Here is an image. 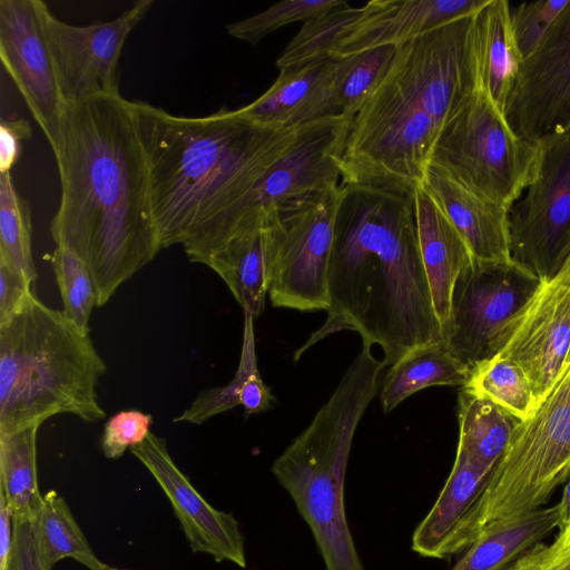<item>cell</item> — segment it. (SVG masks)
<instances>
[{
  "mask_svg": "<svg viewBox=\"0 0 570 570\" xmlns=\"http://www.w3.org/2000/svg\"><path fill=\"white\" fill-rule=\"evenodd\" d=\"M51 149L60 200L50 234L86 263L101 307L163 249L134 101L119 94L69 104Z\"/></svg>",
  "mask_w": 570,
  "mask_h": 570,
  "instance_id": "1",
  "label": "cell"
},
{
  "mask_svg": "<svg viewBox=\"0 0 570 570\" xmlns=\"http://www.w3.org/2000/svg\"><path fill=\"white\" fill-rule=\"evenodd\" d=\"M344 187L328 266L327 318L295 358L325 336L351 330L363 344L379 345L383 362L392 365L417 346L443 341L421 256L414 191Z\"/></svg>",
  "mask_w": 570,
  "mask_h": 570,
  "instance_id": "2",
  "label": "cell"
},
{
  "mask_svg": "<svg viewBox=\"0 0 570 570\" xmlns=\"http://www.w3.org/2000/svg\"><path fill=\"white\" fill-rule=\"evenodd\" d=\"M134 110L163 248L183 245L203 224L236 204L307 126L266 127L226 108L185 117L134 101Z\"/></svg>",
  "mask_w": 570,
  "mask_h": 570,
  "instance_id": "3",
  "label": "cell"
},
{
  "mask_svg": "<svg viewBox=\"0 0 570 570\" xmlns=\"http://www.w3.org/2000/svg\"><path fill=\"white\" fill-rule=\"evenodd\" d=\"M106 372L89 332L32 294L0 324V434L58 414L88 423L104 419L97 385Z\"/></svg>",
  "mask_w": 570,
  "mask_h": 570,
  "instance_id": "4",
  "label": "cell"
},
{
  "mask_svg": "<svg viewBox=\"0 0 570 570\" xmlns=\"http://www.w3.org/2000/svg\"><path fill=\"white\" fill-rule=\"evenodd\" d=\"M385 366L363 345L309 425L271 468L309 527L325 570H364L346 519L344 484L356 428Z\"/></svg>",
  "mask_w": 570,
  "mask_h": 570,
  "instance_id": "5",
  "label": "cell"
},
{
  "mask_svg": "<svg viewBox=\"0 0 570 570\" xmlns=\"http://www.w3.org/2000/svg\"><path fill=\"white\" fill-rule=\"evenodd\" d=\"M570 475V360L530 417L517 424L479 497L439 559L465 551L503 523L540 509Z\"/></svg>",
  "mask_w": 570,
  "mask_h": 570,
  "instance_id": "6",
  "label": "cell"
},
{
  "mask_svg": "<svg viewBox=\"0 0 570 570\" xmlns=\"http://www.w3.org/2000/svg\"><path fill=\"white\" fill-rule=\"evenodd\" d=\"M538 149L476 87L440 130L428 164L510 210L532 176Z\"/></svg>",
  "mask_w": 570,
  "mask_h": 570,
  "instance_id": "7",
  "label": "cell"
},
{
  "mask_svg": "<svg viewBox=\"0 0 570 570\" xmlns=\"http://www.w3.org/2000/svg\"><path fill=\"white\" fill-rule=\"evenodd\" d=\"M344 194L338 183L289 198L267 213V287L275 307L328 309V266Z\"/></svg>",
  "mask_w": 570,
  "mask_h": 570,
  "instance_id": "8",
  "label": "cell"
},
{
  "mask_svg": "<svg viewBox=\"0 0 570 570\" xmlns=\"http://www.w3.org/2000/svg\"><path fill=\"white\" fill-rule=\"evenodd\" d=\"M328 117L305 127L295 144L236 204L197 228L181 245L188 259L200 263L220 240L266 215L281 203L340 183L336 158L350 127Z\"/></svg>",
  "mask_w": 570,
  "mask_h": 570,
  "instance_id": "9",
  "label": "cell"
},
{
  "mask_svg": "<svg viewBox=\"0 0 570 570\" xmlns=\"http://www.w3.org/2000/svg\"><path fill=\"white\" fill-rule=\"evenodd\" d=\"M538 146L532 176L509 220L514 263L546 282L570 253V129Z\"/></svg>",
  "mask_w": 570,
  "mask_h": 570,
  "instance_id": "10",
  "label": "cell"
},
{
  "mask_svg": "<svg viewBox=\"0 0 570 570\" xmlns=\"http://www.w3.org/2000/svg\"><path fill=\"white\" fill-rule=\"evenodd\" d=\"M541 285L517 263L472 262L456 279L443 341L471 370L495 356Z\"/></svg>",
  "mask_w": 570,
  "mask_h": 570,
  "instance_id": "11",
  "label": "cell"
},
{
  "mask_svg": "<svg viewBox=\"0 0 570 570\" xmlns=\"http://www.w3.org/2000/svg\"><path fill=\"white\" fill-rule=\"evenodd\" d=\"M153 4V0H139L112 20L75 26L57 18L41 1L43 30L68 105L97 95H119L122 48Z\"/></svg>",
  "mask_w": 570,
  "mask_h": 570,
  "instance_id": "12",
  "label": "cell"
},
{
  "mask_svg": "<svg viewBox=\"0 0 570 570\" xmlns=\"http://www.w3.org/2000/svg\"><path fill=\"white\" fill-rule=\"evenodd\" d=\"M504 117L534 145L570 129V0L522 60Z\"/></svg>",
  "mask_w": 570,
  "mask_h": 570,
  "instance_id": "13",
  "label": "cell"
},
{
  "mask_svg": "<svg viewBox=\"0 0 570 570\" xmlns=\"http://www.w3.org/2000/svg\"><path fill=\"white\" fill-rule=\"evenodd\" d=\"M41 0H0V59L50 147L68 104L41 20Z\"/></svg>",
  "mask_w": 570,
  "mask_h": 570,
  "instance_id": "14",
  "label": "cell"
},
{
  "mask_svg": "<svg viewBox=\"0 0 570 570\" xmlns=\"http://www.w3.org/2000/svg\"><path fill=\"white\" fill-rule=\"evenodd\" d=\"M130 452L169 499L194 552L246 568L244 539L233 514L213 508L173 461L164 438L149 432Z\"/></svg>",
  "mask_w": 570,
  "mask_h": 570,
  "instance_id": "15",
  "label": "cell"
},
{
  "mask_svg": "<svg viewBox=\"0 0 570 570\" xmlns=\"http://www.w3.org/2000/svg\"><path fill=\"white\" fill-rule=\"evenodd\" d=\"M569 350L570 286L541 282L498 354L522 367L540 402L563 368Z\"/></svg>",
  "mask_w": 570,
  "mask_h": 570,
  "instance_id": "16",
  "label": "cell"
},
{
  "mask_svg": "<svg viewBox=\"0 0 570 570\" xmlns=\"http://www.w3.org/2000/svg\"><path fill=\"white\" fill-rule=\"evenodd\" d=\"M488 0H373L342 33L332 59L395 46L454 19L475 13Z\"/></svg>",
  "mask_w": 570,
  "mask_h": 570,
  "instance_id": "17",
  "label": "cell"
},
{
  "mask_svg": "<svg viewBox=\"0 0 570 570\" xmlns=\"http://www.w3.org/2000/svg\"><path fill=\"white\" fill-rule=\"evenodd\" d=\"M419 187L438 205L481 264L513 263L510 210L428 164Z\"/></svg>",
  "mask_w": 570,
  "mask_h": 570,
  "instance_id": "18",
  "label": "cell"
},
{
  "mask_svg": "<svg viewBox=\"0 0 570 570\" xmlns=\"http://www.w3.org/2000/svg\"><path fill=\"white\" fill-rule=\"evenodd\" d=\"M334 59L279 70L273 85L237 111L266 127L288 129L341 116L334 96Z\"/></svg>",
  "mask_w": 570,
  "mask_h": 570,
  "instance_id": "19",
  "label": "cell"
},
{
  "mask_svg": "<svg viewBox=\"0 0 570 570\" xmlns=\"http://www.w3.org/2000/svg\"><path fill=\"white\" fill-rule=\"evenodd\" d=\"M414 204L422 261L431 286L434 308L444 331L451 312L453 288L472 264V254L443 212L417 186Z\"/></svg>",
  "mask_w": 570,
  "mask_h": 570,
  "instance_id": "20",
  "label": "cell"
},
{
  "mask_svg": "<svg viewBox=\"0 0 570 570\" xmlns=\"http://www.w3.org/2000/svg\"><path fill=\"white\" fill-rule=\"evenodd\" d=\"M472 47L476 87L504 114L522 63L508 1L488 0L473 14Z\"/></svg>",
  "mask_w": 570,
  "mask_h": 570,
  "instance_id": "21",
  "label": "cell"
},
{
  "mask_svg": "<svg viewBox=\"0 0 570 570\" xmlns=\"http://www.w3.org/2000/svg\"><path fill=\"white\" fill-rule=\"evenodd\" d=\"M267 214L219 242L200 264L227 285L244 313L258 316L265 307L267 287Z\"/></svg>",
  "mask_w": 570,
  "mask_h": 570,
  "instance_id": "22",
  "label": "cell"
},
{
  "mask_svg": "<svg viewBox=\"0 0 570 570\" xmlns=\"http://www.w3.org/2000/svg\"><path fill=\"white\" fill-rule=\"evenodd\" d=\"M492 468L456 450L452 470L430 511L412 534V550L439 559L444 543L479 497Z\"/></svg>",
  "mask_w": 570,
  "mask_h": 570,
  "instance_id": "23",
  "label": "cell"
},
{
  "mask_svg": "<svg viewBox=\"0 0 570 570\" xmlns=\"http://www.w3.org/2000/svg\"><path fill=\"white\" fill-rule=\"evenodd\" d=\"M470 374L471 368L451 352L444 341L417 346L392 364L384 376L380 393L383 411H392L402 401L426 387H463Z\"/></svg>",
  "mask_w": 570,
  "mask_h": 570,
  "instance_id": "24",
  "label": "cell"
},
{
  "mask_svg": "<svg viewBox=\"0 0 570 570\" xmlns=\"http://www.w3.org/2000/svg\"><path fill=\"white\" fill-rule=\"evenodd\" d=\"M558 525V505L534 510L479 538L450 570H507Z\"/></svg>",
  "mask_w": 570,
  "mask_h": 570,
  "instance_id": "25",
  "label": "cell"
},
{
  "mask_svg": "<svg viewBox=\"0 0 570 570\" xmlns=\"http://www.w3.org/2000/svg\"><path fill=\"white\" fill-rule=\"evenodd\" d=\"M456 450L472 461L494 468L503 455L519 421L489 400L460 390Z\"/></svg>",
  "mask_w": 570,
  "mask_h": 570,
  "instance_id": "26",
  "label": "cell"
},
{
  "mask_svg": "<svg viewBox=\"0 0 570 570\" xmlns=\"http://www.w3.org/2000/svg\"><path fill=\"white\" fill-rule=\"evenodd\" d=\"M38 429L0 434V494L13 519L33 518L42 504L37 472Z\"/></svg>",
  "mask_w": 570,
  "mask_h": 570,
  "instance_id": "27",
  "label": "cell"
},
{
  "mask_svg": "<svg viewBox=\"0 0 570 570\" xmlns=\"http://www.w3.org/2000/svg\"><path fill=\"white\" fill-rule=\"evenodd\" d=\"M35 535L46 570L65 558H72L90 570H109L94 553L67 502L56 491L42 495L35 519Z\"/></svg>",
  "mask_w": 570,
  "mask_h": 570,
  "instance_id": "28",
  "label": "cell"
},
{
  "mask_svg": "<svg viewBox=\"0 0 570 570\" xmlns=\"http://www.w3.org/2000/svg\"><path fill=\"white\" fill-rule=\"evenodd\" d=\"M461 389L491 401L519 422L530 417L539 403L522 367L499 354L473 367Z\"/></svg>",
  "mask_w": 570,
  "mask_h": 570,
  "instance_id": "29",
  "label": "cell"
},
{
  "mask_svg": "<svg viewBox=\"0 0 570 570\" xmlns=\"http://www.w3.org/2000/svg\"><path fill=\"white\" fill-rule=\"evenodd\" d=\"M395 46H381L334 59V96L341 116L350 122L386 73Z\"/></svg>",
  "mask_w": 570,
  "mask_h": 570,
  "instance_id": "30",
  "label": "cell"
},
{
  "mask_svg": "<svg viewBox=\"0 0 570 570\" xmlns=\"http://www.w3.org/2000/svg\"><path fill=\"white\" fill-rule=\"evenodd\" d=\"M360 13L361 7H351L343 0L335 8L303 23L276 59L277 69L332 58L342 33Z\"/></svg>",
  "mask_w": 570,
  "mask_h": 570,
  "instance_id": "31",
  "label": "cell"
},
{
  "mask_svg": "<svg viewBox=\"0 0 570 570\" xmlns=\"http://www.w3.org/2000/svg\"><path fill=\"white\" fill-rule=\"evenodd\" d=\"M31 212L19 195L11 173L0 175V259L24 274L37 278L31 246Z\"/></svg>",
  "mask_w": 570,
  "mask_h": 570,
  "instance_id": "32",
  "label": "cell"
},
{
  "mask_svg": "<svg viewBox=\"0 0 570 570\" xmlns=\"http://www.w3.org/2000/svg\"><path fill=\"white\" fill-rule=\"evenodd\" d=\"M259 373L255 350L254 316L244 313V331L240 358L234 379L223 386L202 391L174 422L202 424L205 421L240 405L248 381Z\"/></svg>",
  "mask_w": 570,
  "mask_h": 570,
  "instance_id": "33",
  "label": "cell"
},
{
  "mask_svg": "<svg viewBox=\"0 0 570 570\" xmlns=\"http://www.w3.org/2000/svg\"><path fill=\"white\" fill-rule=\"evenodd\" d=\"M51 265L62 301L65 316L85 332L97 306L94 278L86 263L71 249L56 246Z\"/></svg>",
  "mask_w": 570,
  "mask_h": 570,
  "instance_id": "34",
  "label": "cell"
},
{
  "mask_svg": "<svg viewBox=\"0 0 570 570\" xmlns=\"http://www.w3.org/2000/svg\"><path fill=\"white\" fill-rule=\"evenodd\" d=\"M343 0H284L247 18L226 26L227 33L249 45L294 22H307L335 8Z\"/></svg>",
  "mask_w": 570,
  "mask_h": 570,
  "instance_id": "35",
  "label": "cell"
},
{
  "mask_svg": "<svg viewBox=\"0 0 570 570\" xmlns=\"http://www.w3.org/2000/svg\"><path fill=\"white\" fill-rule=\"evenodd\" d=\"M569 0L522 2L511 8V24L522 60L539 46L549 28Z\"/></svg>",
  "mask_w": 570,
  "mask_h": 570,
  "instance_id": "36",
  "label": "cell"
},
{
  "mask_svg": "<svg viewBox=\"0 0 570 570\" xmlns=\"http://www.w3.org/2000/svg\"><path fill=\"white\" fill-rule=\"evenodd\" d=\"M151 423L153 416L138 410L114 414L104 425L101 449L105 456L119 459L127 450L144 442Z\"/></svg>",
  "mask_w": 570,
  "mask_h": 570,
  "instance_id": "37",
  "label": "cell"
},
{
  "mask_svg": "<svg viewBox=\"0 0 570 570\" xmlns=\"http://www.w3.org/2000/svg\"><path fill=\"white\" fill-rule=\"evenodd\" d=\"M24 274L0 259V324L18 313L33 294Z\"/></svg>",
  "mask_w": 570,
  "mask_h": 570,
  "instance_id": "38",
  "label": "cell"
},
{
  "mask_svg": "<svg viewBox=\"0 0 570 570\" xmlns=\"http://www.w3.org/2000/svg\"><path fill=\"white\" fill-rule=\"evenodd\" d=\"M507 570H570V540L537 543Z\"/></svg>",
  "mask_w": 570,
  "mask_h": 570,
  "instance_id": "39",
  "label": "cell"
},
{
  "mask_svg": "<svg viewBox=\"0 0 570 570\" xmlns=\"http://www.w3.org/2000/svg\"><path fill=\"white\" fill-rule=\"evenodd\" d=\"M35 517L13 519V550L8 570H46L38 552Z\"/></svg>",
  "mask_w": 570,
  "mask_h": 570,
  "instance_id": "40",
  "label": "cell"
},
{
  "mask_svg": "<svg viewBox=\"0 0 570 570\" xmlns=\"http://www.w3.org/2000/svg\"><path fill=\"white\" fill-rule=\"evenodd\" d=\"M31 137V127L23 118L7 119L0 124V174L10 173L19 160L22 141Z\"/></svg>",
  "mask_w": 570,
  "mask_h": 570,
  "instance_id": "41",
  "label": "cell"
},
{
  "mask_svg": "<svg viewBox=\"0 0 570 570\" xmlns=\"http://www.w3.org/2000/svg\"><path fill=\"white\" fill-rule=\"evenodd\" d=\"M13 550V513L0 494V570H8Z\"/></svg>",
  "mask_w": 570,
  "mask_h": 570,
  "instance_id": "42",
  "label": "cell"
},
{
  "mask_svg": "<svg viewBox=\"0 0 570 570\" xmlns=\"http://www.w3.org/2000/svg\"><path fill=\"white\" fill-rule=\"evenodd\" d=\"M559 510V530L570 522V475L563 490L561 501L557 504Z\"/></svg>",
  "mask_w": 570,
  "mask_h": 570,
  "instance_id": "43",
  "label": "cell"
},
{
  "mask_svg": "<svg viewBox=\"0 0 570 570\" xmlns=\"http://www.w3.org/2000/svg\"><path fill=\"white\" fill-rule=\"evenodd\" d=\"M559 284L570 286V253L558 273V275L552 279Z\"/></svg>",
  "mask_w": 570,
  "mask_h": 570,
  "instance_id": "44",
  "label": "cell"
},
{
  "mask_svg": "<svg viewBox=\"0 0 570 570\" xmlns=\"http://www.w3.org/2000/svg\"><path fill=\"white\" fill-rule=\"evenodd\" d=\"M554 540L558 542H566L570 540V522L564 528L559 530V533Z\"/></svg>",
  "mask_w": 570,
  "mask_h": 570,
  "instance_id": "45",
  "label": "cell"
},
{
  "mask_svg": "<svg viewBox=\"0 0 570 570\" xmlns=\"http://www.w3.org/2000/svg\"><path fill=\"white\" fill-rule=\"evenodd\" d=\"M569 360H570V350H569V354H568V360L567 361H569Z\"/></svg>",
  "mask_w": 570,
  "mask_h": 570,
  "instance_id": "46",
  "label": "cell"
}]
</instances>
